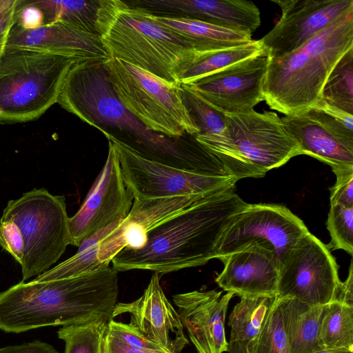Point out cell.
Masks as SVG:
<instances>
[{
	"label": "cell",
	"mask_w": 353,
	"mask_h": 353,
	"mask_svg": "<svg viewBox=\"0 0 353 353\" xmlns=\"http://www.w3.org/2000/svg\"><path fill=\"white\" fill-rule=\"evenodd\" d=\"M313 353H353V351L346 349H322Z\"/></svg>",
	"instance_id": "ee69618b"
},
{
	"label": "cell",
	"mask_w": 353,
	"mask_h": 353,
	"mask_svg": "<svg viewBox=\"0 0 353 353\" xmlns=\"http://www.w3.org/2000/svg\"><path fill=\"white\" fill-rule=\"evenodd\" d=\"M108 329V328H107ZM103 353H168L165 351L141 350L129 346L106 330Z\"/></svg>",
	"instance_id": "ab89813d"
},
{
	"label": "cell",
	"mask_w": 353,
	"mask_h": 353,
	"mask_svg": "<svg viewBox=\"0 0 353 353\" xmlns=\"http://www.w3.org/2000/svg\"><path fill=\"white\" fill-rule=\"evenodd\" d=\"M336 177L330 188V205L353 207V167L332 170Z\"/></svg>",
	"instance_id": "d590c367"
},
{
	"label": "cell",
	"mask_w": 353,
	"mask_h": 353,
	"mask_svg": "<svg viewBox=\"0 0 353 353\" xmlns=\"http://www.w3.org/2000/svg\"><path fill=\"white\" fill-rule=\"evenodd\" d=\"M108 331L126 345L146 351H165L159 345L148 340L129 323H123L111 319Z\"/></svg>",
	"instance_id": "e575fe53"
},
{
	"label": "cell",
	"mask_w": 353,
	"mask_h": 353,
	"mask_svg": "<svg viewBox=\"0 0 353 353\" xmlns=\"http://www.w3.org/2000/svg\"><path fill=\"white\" fill-rule=\"evenodd\" d=\"M318 101L353 115V48L343 54L330 72Z\"/></svg>",
	"instance_id": "83f0119b"
},
{
	"label": "cell",
	"mask_w": 353,
	"mask_h": 353,
	"mask_svg": "<svg viewBox=\"0 0 353 353\" xmlns=\"http://www.w3.org/2000/svg\"><path fill=\"white\" fill-rule=\"evenodd\" d=\"M106 161L84 202L68 220L70 244L79 247L86 238L129 214L134 198L123 179L112 142Z\"/></svg>",
	"instance_id": "5bb4252c"
},
{
	"label": "cell",
	"mask_w": 353,
	"mask_h": 353,
	"mask_svg": "<svg viewBox=\"0 0 353 353\" xmlns=\"http://www.w3.org/2000/svg\"><path fill=\"white\" fill-rule=\"evenodd\" d=\"M327 228L331 241L327 247L330 250H343L353 254V207L330 205Z\"/></svg>",
	"instance_id": "836d02e7"
},
{
	"label": "cell",
	"mask_w": 353,
	"mask_h": 353,
	"mask_svg": "<svg viewBox=\"0 0 353 353\" xmlns=\"http://www.w3.org/2000/svg\"><path fill=\"white\" fill-rule=\"evenodd\" d=\"M234 188L185 196L134 199L128 216L100 242L99 261L109 265L114 256L123 248H143L148 232L160 223L210 196Z\"/></svg>",
	"instance_id": "e0dca14e"
},
{
	"label": "cell",
	"mask_w": 353,
	"mask_h": 353,
	"mask_svg": "<svg viewBox=\"0 0 353 353\" xmlns=\"http://www.w3.org/2000/svg\"><path fill=\"white\" fill-rule=\"evenodd\" d=\"M309 232L305 223L288 208L276 204H249L238 212L221 234L216 259L251 245L272 251L279 263L285 254Z\"/></svg>",
	"instance_id": "7c38bea8"
},
{
	"label": "cell",
	"mask_w": 353,
	"mask_h": 353,
	"mask_svg": "<svg viewBox=\"0 0 353 353\" xmlns=\"http://www.w3.org/2000/svg\"><path fill=\"white\" fill-rule=\"evenodd\" d=\"M270 60L263 48L256 54L188 85L225 114L247 112L264 101L263 84Z\"/></svg>",
	"instance_id": "9a60e30c"
},
{
	"label": "cell",
	"mask_w": 353,
	"mask_h": 353,
	"mask_svg": "<svg viewBox=\"0 0 353 353\" xmlns=\"http://www.w3.org/2000/svg\"><path fill=\"white\" fill-rule=\"evenodd\" d=\"M229 353H251L248 342H235L228 343Z\"/></svg>",
	"instance_id": "7bdbcfd3"
},
{
	"label": "cell",
	"mask_w": 353,
	"mask_h": 353,
	"mask_svg": "<svg viewBox=\"0 0 353 353\" xmlns=\"http://www.w3.org/2000/svg\"><path fill=\"white\" fill-rule=\"evenodd\" d=\"M137 3L250 35L261 24L260 11L250 1L139 0Z\"/></svg>",
	"instance_id": "7402d4cb"
},
{
	"label": "cell",
	"mask_w": 353,
	"mask_h": 353,
	"mask_svg": "<svg viewBox=\"0 0 353 353\" xmlns=\"http://www.w3.org/2000/svg\"><path fill=\"white\" fill-rule=\"evenodd\" d=\"M19 0L0 14V59L3 55L8 42V38L12 27L15 23V10Z\"/></svg>",
	"instance_id": "f35d334b"
},
{
	"label": "cell",
	"mask_w": 353,
	"mask_h": 353,
	"mask_svg": "<svg viewBox=\"0 0 353 353\" xmlns=\"http://www.w3.org/2000/svg\"><path fill=\"white\" fill-rule=\"evenodd\" d=\"M99 243L77 251L74 256L38 275L33 281L43 282L75 277L109 266L99 261Z\"/></svg>",
	"instance_id": "d6a6232c"
},
{
	"label": "cell",
	"mask_w": 353,
	"mask_h": 353,
	"mask_svg": "<svg viewBox=\"0 0 353 353\" xmlns=\"http://www.w3.org/2000/svg\"><path fill=\"white\" fill-rule=\"evenodd\" d=\"M14 0H0V14L8 8Z\"/></svg>",
	"instance_id": "f6af8a7d"
},
{
	"label": "cell",
	"mask_w": 353,
	"mask_h": 353,
	"mask_svg": "<svg viewBox=\"0 0 353 353\" xmlns=\"http://www.w3.org/2000/svg\"><path fill=\"white\" fill-rule=\"evenodd\" d=\"M109 321L99 319L60 328L58 336L65 342L64 353H103Z\"/></svg>",
	"instance_id": "f546056e"
},
{
	"label": "cell",
	"mask_w": 353,
	"mask_h": 353,
	"mask_svg": "<svg viewBox=\"0 0 353 353\" xmlns=\"http://www.w3.org/2000/svg\"><path fill=\"white\" fill-rule=\"evenodd\" d=\"M14 17V25L24 30L35 29L45 24L42 12L31 0L18 1Z\"/></svg>",
	"instance_id": "74e56055"
},
{
	"label": "cell",
	"mask_w": 353,
	"mask_h": 353,
	"mask_svg": "<svg viewBox=\"0 0 353 353\" xmlns=\"http://www.w3.org/2000/svg\"><path fill=\"white\" fill-rule=\"evenodd\" d=\"M103 62L74 63L66 76L57 103L103 133L108 128L120 131L123 139L119 141L148 160L210 174L215 159L194 137L173 139L148 130L125 108L112 88Z\"/></svg>",
	"instance_id": "6da1fadb"
},
{
	"label": "cell",
	"mask_w": 353,
	"mask_h": 353,
	"mask_svg": "<svg viewBox=\"0 0 353 353\" xmlns=\"http://www.w3.org/2000/svg\"><path fill=\"white\" fill-rule=\"evenodd\" d=\"M31 1L42 12L44 25L62 23L99 36L98 22L103 0Z\"/></svg>",
	"instance_id": "d4e9b609"
},
{
	"label": "cell",
	"mask_w": 353,
	"mask_h": 353,
	"mask_svg": "<svg viewBox=\"0 0 353 353\" xmlns=\"http://www.w3.org/2000/svg\"><path fill=\"white\" fill-rule=\"evenodd\" d=\"M320 341L323 349L353 351V307L338 302L326 305L321 324Z\"/></svg>",
	"instance_id": "f1b7e54d"
},
{
	"label": "cell",
	"mask_w": 353,
	"mask_h": 353,
	"mask_svg": "<svg viewBox=\"0 0 353 353\" xmlns=\"http://www.w3.org/2000/svg\"><path fill=\"white\" fill-rule=\"evenodd\" d=\"M161 24L181 37L196 52L232 48L247 44L252 35L220 28L199 20L170 15H156Z\"/></svg>",
	"instance_id": "cb8c5ba5"
},
{
	"label": "cell",
	"mask_w": 353,
	"mask_h": 353,
	"mask_svg": "<svg viewBox=\"0 0 353 353\" xmlns=\"http://www.w3.org/2000/svg\"><path fill=\"white\" fill-rule=\"evenodd\" d=\"M103 65L120 101L148 130L173 139L199 134L181 84L115 58Z\"/></svg>",
	"instance_id": "52a82bcc"
},
{
	"label": "cell",
	"mask_w": 353,
	"mask_h": 353,
	"mask_svg": "<svg viewBox=\"0 0 353 353\" xmlns=\"http://www.w3.org/2000/svg\"><path fill=\"white\" fill-rule=\"evenodd\" d=\"M351 48L353 9L296 50L270 58L263 84L264 101L285 116L314 105L330 72Z\"/></svg>",
	"instance_id": "5b68a950"
},
{
	"label": "cell",
	"mask_w": 353,
	"mask_h": 353,
	"mask_svg": "<svg viewBox=\"0 0 353 353\" xmlns=\"http://www.w3.org/2000/svg\"><path fill=\"white\" fill-rule=\"evenodd\" d=\"M338 270L327 245L308 232L279 261L276 296L327 305L334 301L341 282Z\"/></svg>",
	"instance_id": "8fae6325"
},
{
	"label": "cell",
	"mask_w": 353,
	"mask_h": 353,
	"mask_svg": "<svg viewBox=\"0 0 353 353\" xmlns=\"http://www.w3.org/2000/svg\"><path fill=\"white\" fill-rule=\"evenodd\" d=\"M6 46L72 57L79 61H105L109 58L99 36L59 22L31 30L14 24Z\"/></svg>",
	"instance_id": "44dd1931"
},
{
	"label": "cell",
	"mask_w": 353,
	"mask_h": 353,
	"mask_svg": "<svg viewBox=\"0 0 353 353\" xmlns=\"http://www.w3.org/2000/svg\"><path fill=\"white\" fill-rule=\"evenodd\" d=\"M122 314H129V324L168 353H181L188 344L179 315L167 299L158 273L152 274L138 299L115 305L112 319Z\"/></svg>",
	"instance_id": "ac0fdd59"
},
{
	"label": "cell",
	"mask_w": 353,
	"mask_h": 353,
	"mask_svg": "<svg viewBox=\"0 0 353 353\" xmlns=\"http://www.w3.org/2000/svg\"><path fill=\"white\" fill-rule=\"evenodd\" d=\"M77 59L18 47H6L0 59V123L39 119L57 103Z\"/></svg>",
	"instance_id": "8992f818"
},
{
	"label": "cell",
	"mask_w": 353,
	"mask_h": 353,
	"mask_svg": "<svg viewBox=\"0 0 353 353\" xmlns=\"http://www.w3.org/2000/svg\"><path fill=\"white\" fill-rule=\"evenodd\" d=\"M353 307V265L351 261L347 278L341 282L334 301Z\"/></svg>",
	"instance_id": "b9f144b4"
},
{
	"label": "cell",
	"mask_w": 353,
	"mask_h": 353,
	"mask_svg": "<svg viewBox=\"0 0 353 353\" xmlns=\"http://www.w3.org/2000/svg\"><path fill=\"white\" fill-rule=\"evenodd\" d=\"M0 246L21 263L23 247L20 232L14 223L3 219L0 220Z\"/></svg>",
	"instance_id": "8d00e7d4"
},
{
	"label": "cell",
	"mask_w": 353,
	"mask_h": 353,
	"mask_svg": "<svg viewBox=\"0 0 353 353\" xmlns=\"http://www.w3.org/2000/svg\"><path fill=\"white\" fill-rule=\"evenodd\" d=\"M0 353H58V352L48 343L34 341L21 345L0 348Z\"/></svg>",
	"instance_id": "60d3db41"
},
{
	"label": "cell",
	"mask_w": 353,
	"mask_h": 353,
	"mask_svg": "<svg viewBox=\"0 0 353 353\" xmlns=\"http://www.w3.org/2000/svg\"><path fill=\"white\" fill-rule=\"evenodd\" d=\"M282 14L260 42L270 58L291 52L348 10L353 0H272Z\"/></svg>",
	"instance_id": "2e32d148"
},
{
	"label": "cell",
	"mask_w": 353,
	"mask_h": 353,
	"mask_svg": "<svg viewBox=\"0 0 353 353\" xmlns=\"http://www.w3.org/2000/svg\"><path fill=\"white\" fill-rule=\"evenodd\" d=\"M248 343L251 353H290L276 296L259 334Z\"/></svg>",
	"instance_id": "4dcf8cb0"
},
{
	"label": "cell",
	"mask_w": 353,
	"mask_h": 353,
	"mask_svg": "<svg viewBox=\"0 0 353 353\" xmlns=\"http://www.w3.org/2000/svg\"><path fill=\"white\" fill-rule=\"evenodd\" d=\"M181 87L185 104L199 130L197 135L221 134L225 128L226 114L212 107L190 85Z\"/></svg>",
	"instance_id": "1f68e13d"
},
{
	"label": "cell",
	"mask_w": 353,
	"mask_h": 353,
	"mask_svg": "<svg viewBox=\"0 0 353 353\" xmlns=\"http://www.w3.org/2000/svg\"><path fill=\"white\" fill-rule=\"evenodd\" d=\"M276 298L290 353H313L322 350L320 330L326 305H311L292 298Z\"/></svg>",
	"instance_id": "603a6c76"
},
{
	"label": "cell",
	"mask_w": 353,
	"mask_h": 353,
	"mask_svg": "<svg viewBox=\"0 0 353 353\" xmlns=\"http://www.w3.org/2000/svg\"><path fill=\"white\" fill-rule=\"evenodd\" d=\"M125 184L134 199H151L204 194L235 188L234 176L203 174L148 160L109 134Z\"/></svg>",
	"instance_id": "30bf717a"
},
{
	"label": "cell",
	"mask_w": 353,
	"mask_h": 353,
	"mask_svg": "<svg viewBox=\"0 0 353 353\" xmlns=\"http://www.w3.org/2000/svg\"><path fill=\"white\" fill-rule=\"evenodd\" d=\"M1 219L14 223L21 234L22 281L47 271L70 244L65 198L46 189L9 201Z\"/></svg>",
	"instance_id": "ba28073f"
},
{
	"label": "cell",
	"mask_w": 353,
	"mask_h": 353,
	"mask_svg": "<svg viewBox=\"0 0 353 353\" xmlns=\"http://www.w3.org/2000/svg\"><path fill=\"white\" fill-rule=\"evenodd\" d=\"M192 291L173 296L183 328L197 353L228 352L225 321L232 292Z\"/></svg>",
	"instance_id": "d6986e66"
},
{
	"label": "cell",
	"mask_w": 353,
	"mask_h": 353,
	"mask_svg": "<svg viewBox=\"0 0 353 353\" xmlns=\"http://www.w3.org/2000/svg\"><path fill=\"white\" fill-rule=\"evenodd\" d=\"M118 272L107 266L78 276L21 281L0 293V329L19 333L112 319Z\"/></svg>",
	"instance_id": "7a4b0ae2"
},
{
	"label": "cell",
	"mask_w": 353,
	"mask_h": 353,
	"mask_svg": "<svg viewBox=\"0 0 353 353\" xmlns=\"http://www.w3.org/2000/svg\"><path fill=\"white\" fill-rule=\"evenodd\" d=\"M215 281L227 292L241 296H276L279 261L274 254L251 245L227 256Z\"/></svg>",
	"instance_id": "ffe728a7"
},
{
	"label": "cell",
	"mask_w": 353,
	"mask_h": 353,
	"mask_svg": "<svg viewBox=\"0 0 353 353\" xmlns=\"http://www.w3.org/2000/svg\"><path fill=\"white\" fill-rule=\"evenodd\" d=\"M275 299L276 296H241L229 316V343L254 340L261 330Z\"/></svg>",
	"instance_id": "484cf974"
},
{
	"label": "cell",
	"mask_w": 353,
	"mask_h": 353,
	"mask_svg": "<svg viewBox=\"0 0 353 353\" xmlns=\"http://www.w3.org/2000/svg\"><path fill=\"white\" fill-rule=\"evenodd\" d=\"M352 119L353 115L318 101L281 120L302 154L312 157L334 170L353 167Z\"/></svg>",
	"instance_id": "4fadbf2b"
},
{
	"label": "cell",
	"mask_w": 353,
	"mask_h": 353,
	"mask_svg": "<svg viewBox=\"0 0 353 353\" xmlns=\"http://www.w3.org/2000/svg\"><path fill=\"white\" fill-rule=\"evenodd\" d=\"M206 145L228 157H240L264 174L302 154L281 118L271 111L226 114L223 132L208 138Z\"/></svg>",
	"instance_id": "9c48e42d"
},
{
	"label": "cell",
	"mask_w": 353,
	"mask_h": 353,
	"mask_svg": "<svg viewBox=\"0 0 353 353\" xmlns=\"http://www.w3.org/2000/svg\"><path fill=\"white\" fill-rule=\"evenodd\" d=\"M263 50L260 40L239 46L200 52L194 64L180 79L181 85H192L199 80Z\"/></svg>",
	"instance_id": "4316f807"
},
{
	"label": "cell",
	"mask_w": 353,
	"mask_h": 353,
	"mask_svg": "<svg viewBox=\"0 0 353 353\" xmlns=\"http://www.w3.org/2000/svg\"><path fill=\"white\" fill-rule=\"evenodd\" d=\"M98 23L99 36L109 57L168 81L180 84L200 53L142 6L103 0Z\"/></svg>",
	"instance_id": "277c9868"
},
{
	"label": "cell",
	"mask_w": 353,
	"mask_h": 353,
	"mask_svg": "<svg viewBox=\"0 0 353 353\" xmlns=\"http://www.w3.org/2000/svg\"><path fill=\"white\" fill-rule=\"evenodd\" d=\"M231 190L210 196L150 231L139 250L123 248L112 259L117 272L165 274L203 265L216 258L219 239L248 203Z\"/></svg>",
	"instance_id": "3957f363"
}]
</instances>
